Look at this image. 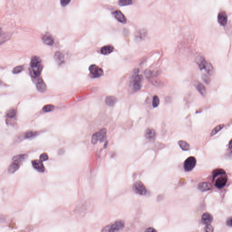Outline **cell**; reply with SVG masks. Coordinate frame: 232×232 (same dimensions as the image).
Here are the masks:
<instances>
[{
    "instance_id": "cell-1",
    "label": "cell",
    "mask_w": 232,
    "mask_h": 232,
    "mask_svg": "<svg viewBox=\"0 0 232 232\" xmlns=\"http://www.w3.org/2000/svg\"><path fill=\"white\" fill-rule=\"evenodd\" d=\"M138 70H136L131 78L130 83L131 90L133 93L136 92L141 89L143 82V76L138 74Z\"/></svg>"
},
{
    "instance_id": "cell-2",
    "label": "cell",
    "mask_w": 232,
    "mask_h": 232,
    "mask_svg": "<svg viewBox=\"0 0 232 232\" xmlns=\"http://www.w3.org/2000/svg\"><path fill=\"white\" fill-rule=\"evenodd\" d=\"M31 66L34 75L36 77L39 76L42 70L41 61L40 58L36 56L32 57L31 61Z\"/></svg>"
},
{
    "instance_id": "cell-3",
    "label": "cell",
    "mask_w": 232,
    "mask_h": 232,
    "mask_svg": "<svg viewBox=\"0 0 232 232\" xmlns=\"http://www.w3.org/2000/svg\"><path fill=\"white\" fill-rule=\"evenodd\" d=\"M107 130L105 128L102 129L98 132L93 134L92 138V143L95 144L98 141L103 142L106 139Z\"/></svg>"
},
{
    "instance_id": "cell-4",
    "label": "cell",
    "mask_w": 232,
    "mask_h": 232,
    "mask_svg": "<svg viewBox=\"0 0 232 232\" xmlns=\"http://www.w3.org/2000/svg\"><path fill=\"white\" fill-rule=\"evenodd\" d=\"M133 189L135 193L141 196H144L147 193V190L146 187L144 186V184L140 181H137L134 184Z\"/></svg>"
},
{
    "instance_id": "cell-5",
    "label": "cell",
    "mask_w": 232,
    "mask_h": 232,
    "mask_svg": "<svg viewBox=\"0 0 232 232\" xmlns=\"http://www.w3.org/2000/svg\"><path fill=\"white\" fill-rule=\"evenodd\" d=\"M196 164V158L193 157H190L188 158L184 162V170L186 172H190L194 168Z\"/></svg>"
},
{
    "instance_id": "cell-6",
    "label": "cell",
    "mask_w": 232,
    "mask_h": 232,
    "mask_svg": "<svg viewBox=\"0 0 232 232\" xmlns=\"http://www.w3.org/2000/svg\"><path fill=\"white\" fill-rule=\"evenodd\" d=\"M89 70L92 76L94 78L100 77L103 75V71L102 69L96 65H91L89 67Z\"/></svg>"
},
{
    "instance_id": "cell-7",
    "label": "cell",
    "mask_w": 232,
    "mask_h": 232,
    "mask_svg": "<svg viewBox=\"0 0 232 232\" xmlns=\"http://www.w3.org/2000/svg\"><path fill=\"white\" fill-rule=\"evenodd\" d=\"M125 226L124 222L122 220H117L109 227H107V229L110 232H115L123 228ZM107 229V228H106Z\"/></svg>"
},
{
    "instance_id": "cell-8",
    "label": "cell",
    "mask_w": 232,
    "mask_h": 232,
    "mask_svg": "<svg viewBox=\"0 0 232 232\" xmlns=\"http://www.w3.org/2000/svg\"><path fill=\"white\" fill-rule=\"evenodd\" d=\"M228 21L227 14L224 11H220L218 15V21L220 25L225 26Z\"/></svg>"
},
{
    "instance_id": "cell-9",
    "label": "cell",
    "mask_w": 232,
    "mask_h": 232,
    "mask_svg": "<svg viewBox=\"0 0 232 232\" xmlns=\"http://www.w3.org/2000/svg\"><path fill=\"white\" fill-rule=\"evenodd\" d=\"M114 17L121 23L125 24L127 22V18L124 14L119 10H116L112 13Z\"/></svg>"
},
{
    "instance_id": "cell-10",
    "label": "cell",
    "mask_w": 232,
    "mask_h": 232,
    "mask_svg": "<svg viewBox=\"0 0 232 232\" xmlns=\"http://www.w3.org/2000/svg\"><path fill=\"white\" fill-rule=\"evenodd\" d=\"M42 162H41L40 160H34L32 161V166L40 172H45V168Z\"/></svg>"
},
{
    "instance_id": "cell-11",
    "label": "cell",
    "mask_w": 232,
    "mask_h": 232,
    "mask_svg": "<svg viewBox=\"0 0 232 232\" xmlns=\"http://www.w3.org/2000/svg\"><path fill=\"white\" fill-rule=\"evenodd\" d=\"M42 40L44 43L49 46H52L54 43V38L51 35L48 33L43 35L42 37Z\"/></svg>"
},
{
    "instance_id": "cell-12",
    "label": "cell",
    "mask_w": 232,
    "mask_h": 232,
    "mask_svg": "<svg viewBox=\"0 0 232 232\" xmlns=\"http://www.w3.org/2000/svg\"><path fill=\"white\" fill-rule=\"evenodd\" d=\"M227 179L226 177L223 176L219 177L217 179V180H216L215 186L218 188H222L225 186V184L227 183Z\"/></svg>"
},
{
    "instance_id": "cell-13",
    "label": "cell",
    "mask_w": 232,
    "mask_h": 232,
    "mask_svg": "<svg viewBox=\"0 0 232 232\" xmlns=\"http://www.w3.org/2000/svg\"><path fill=\"white\" fill-rule=\"evenodd\" d=\"M213 220L212 215L209 213H205L202 216V221L204 224L208 225L212 222Z\"/></svg>"
},
{
    "instance_id": "cell-14",
    "label": "cell",
    "mask_w": 232,
    "mask_h": 232,
    "mask_svg": "<svg viewBox=\"0 0 232 232\" xmlns=\"http://www.w3.org/2000/svg\"><path fill=\"white\" fill-rule=\"evenodd\" d=\"M196 63L200 70H203L205 69V67L207 63V61H206L203 57L199 56L198 57H197Z\"/></svg>"
},
{
    "instance_id": "cell-15",
    "label": "cell",
    "mask_w": 232,
    "mask_h": 232,
    "mask_svg": "<svg viewBox=\"0 0 232 232\" xmlns=\"http://www.w3.org/2000/svg\"><path fill=\"white\" fill-rule=\"evenodd\" d=\"M212 186L208 182H201L199 184L198 188L202 191H209L211 189Z\"/></svg>"
},
{
    "instance_id": "cell-16",
    "label": "cell",
    "mask_w": 232,
    "mask_h": 232,
    "mask_svg": "<svg viewBox=\"0 0 232 232\" xmlns=\"http://www.w3.org/2000/svg\"><path fill=\"white\" fill-rule=\"evenodd\" d=\"M114 48L111 45H107L102 47L101 49V53L104 55H108L113 51Z\"/></svg>"
},
{
    "instance_id": "cell-17",
    "label": "cell",
    "mask_w": 232,
    "mask_h": 232,
    "mask_svg": "<svg viewBox=\"0 0 232 232\" xmlns=\"http://www.w3.org/2000/svg\"><path fill=\"white\" fill-rule=\"evenodd\" d=\"M196 88L197 89L199 92L203 97H205L206 95V90L205 86L201 83L198 82L196 84Z\"/></svg>"
},
{
    "instance_id": "cell-18",
    "label": "cell",
    "mask_w": 232,
    "mask_h": 232,
    "mask_svg": "<svg viewBox=\"0 0 232 232\" xmlns=\"http://www.w3.org/2000/svg\"><path fill=\"white\" fill-rule=\"evenodd\" d=\"M37 88L39 91L44 92L46 90V86L43 80L40 78L38 80L36 83Z\"/></svg>"
},
{
    "instance_id": "cell-19",
    "label": "cell",
    "mask_w": 232,
    "mask_h": 232,
    "mask_svg": "<svg viewBox=\"0 0 232 232\" xmlns=\"http://www.w3.org/2000/svg\"><path fill=\"white\" fill-rule=\"evenodd\" d=\"M54 58L56 61L59 65H61L64 62L65 59H64V55L60 52H56L54 56Z\"/></svg>"
},
{
    "instance_id": "cell-20",
    "label": "cell",
    "mask_w": 232,
    "mask_h": 232,
    "mask_svg": "<svg viewBox=\"0 0 232 232\" xmlns=\"http://www.w3.org/2000/svg\"><path fill=\"white\" fill-rule=\"evenodd\" d=\"M20 164L18 163L13 162L8 167V172L10 173H14L20 168Z\"/></svg>"
},
{
    "instance_id": "cell-21",
    "label": "cell",
    "mask_w": 232,
    "mask_h": 232,
    "mask_svg": "<svg viewBox=\"0 0 232 232\" xmlns=\"http://www.w3.org/2000/svg\"><path fill=\"white\" fill-rule=\"evenodd\" d=\"M27 157V155L26 154H21L17 155L13 157V162L18 163L19 164H21L22 162H24Z\"/></svg>"
},
{
    "instance_id": "cell-22",
    "label": "cell",
    "mask_w": 232,
    "mask_h": 232,
    "mask_svg": "<svg viewBox=\"0 0 232 232\" xmlns=\"http://www.w3.org/2000/svg\"><path fill=\"white\" fill-rule=\"evenodd\" d=\"M117 101V99L115 97L109 96L107 97L105 100V102L109 106H113Z\"/></svg>"
},
{
    "instance_id": "cell-23",
    "label": "cell",
    "mask_w": 232,
    "mask_h": 232,
    "mask_svg": "<svg viewBox=\"0 0 232 232\" xmlns=\"http://www.w3.org/2000/svg\"><path fill=\"white\" fill-rule=\"evenodd\" d=\"M156 136V131L152 128H148L145 132V137L148 139H152Z\"/></svg>"
},
{
    "instance_id": "cell-24",
    "label": "cell",
    "mask_w": 232,
    "mask_h": 232,
    "mask_svg": "<svg viewBox=\"0 0 232 232\" xmlns=\"http://www.w3.org/2000/svg\"><path fill=\"white\" fill-rule=\"evenodd\" d=\"M224 127V124H220V125L216 126V127L213 128V130L211 132L210 134V137H212L214 136V135H216L217 133H218L219 131H221Z\"/></svg>"
},
{
    "instance_id": "cell-25",
    "label": "cell",
    "mask_w": 232,
    "mask_h": 232,
    "mask_svg": "<svg viewBox=\"0 0 232 232\" xmlns=\"http://www.w3.org/2000/svg\"><path fill=\"white\" fill-rule=\"evenodd\" d=\"M178 144L180 147L184 151H188L189 149V144L186 141L180 140L178 142Z\"/></svg>"
},
{
    "instance_id": "cell-26",
    "label": "cell",
    "mask_w": 232,
    "mask_h": 232,
    "mask_svg": "<svg viewBox=\"0 0 232 232\" xmlns=\"http://www.w3.org/2000/svg\"><path fill=\"white\" fill-rule=\"evenodd\" d=\"M205 70L206 72L208 75H212L213 72V67L212 65L210 64V63L207 62L205 68Z\"/></svg>"
},
{
    "instance_id": "cell-27",
    "label": "cell",
    "mask_w": 232,
    "mask_h": 232,
    "mask_svg": "<svg viewBox=\"0 0 232 232\" xmlns=\"http://www.w3.org/2000/svg\"><path fill=\"white\" fill-rule=\"evenodd\" d=\"M225 173V172L222 169H217L213 172V177L217 176L218 175H223Z\"/></svg>"
},
{
    "instance_id": "cell-28",
    "label": "cell",
    "mask_w": 232,
    "mask_h": 232,
    "mask_svg": "<svg viewBox=\"0 0 232 232\" xmlns=\"http://www.w3.org/2000/svg\"><path fill=\"white\" fill-rule=\"evenodd\" d=\"M132 1L131 0H121L118 1V5L121 6H127L132 4Z\"/></svg>"
},
{
    "instance_id": "cell-29",
    "label": "cell",
    "mask_w": 232,
    "mask_h": 232,
    "mask_svg": "<svg viewBox=\"0 0 232 232\" xmlns=\"http://www.w3.org/2000/svg\"><path fill=\"white\" fill-rule=\"evenodd\" d=\"M55 109V106L52 104H48L43 107V111L44 112H50Z\"/></svg>"
},
{
    "instance_id": "cell-30",
    "label": "cell",
    "mask_w": 232,
    "mask_h": 232,
    "mask_svg": "<svg viewBox=\"0 0 232 232\" xmlns=\"http://www.w3.org/2000/svg\"><path fill=\"white\" fill-rule=\"evenodd\" d=\"M16 110H15V109H11L8 111L6 114V116L8 118H14L16 115Z\"/></svg>"
},
{
    "instance_id": "cell-31",
    "label": "cell",
    "mask_w": 232,
    "mask_h": 232,
    "mask_svg": "<svg viewBox=\"0 0 232 232\" xmlns=\"http://www.w3.org/2000/svg\"><path fill=\"white\" fill-rule=\"evenodd\" d=\"M37 134V132H36L29 131L25 134V137L26 138H33L34 137L36 136Z\"/></svg>"
},
{
    "instance_id": "cell-32",
    "label": "cell",
    "mask_w": 232,
    "mask_h": 232,
    "mask_svg": "<svg viewBox=\"0 0 232 232\" xmlns=\"http://www.w3.org/2000/svg\"><path fill=\"white\" fill-rule=\"evenodd\" d=\"M24 67L23 66H16V67L13 68L12 72L14 74H17V73H20L21 72H22L24 70Z\"/></svg>"
},
{
    "instance_id": "cell-33",
    "label": "cell",
    "mask_w": 232,
    "mask_h": 232,
    "mask_svg": "<svg viewBox=\"0 0 232 232\" xmlns=\"http://www.w3.org/2000/svg\"><path fill=\"white\" fill-rule=\"evenodd\" d=\"M159 103H160V99L159 97L157 96H155L153 99V106L154 107H157L159 105Z\"/></svg>"
},
{
    "instance_id": "cell-34",
    "label": "cell",
    "mask_w": 232,
    "mask_h": 232,
    "mask_svg": "<svg viewBox=\"0 0 232 232\" xmlns=\"http://www.w3.org/2000/svg\"><path fill=\"white\" fill-rule=\"evenodd\" d=\"M202 78L203 80L204 81V83H206V84H209L211 81V79L209 76L208 75H207L206 73H203L202 75Z\"/></svg>"
},
{
    "instance_id": "cell-35",
    "label": "cell",
    "mask_w": 232,
    "mask_h": 232,
    "mask_svg": "<svg viewBox=\"0 0 232 232\" xmlns=\"http://www.w3.org/2000/svg\"><path fill=\"white\" fill-rule=\"evenodd\" d=\"M146 34L147 33H146V31L145 30H140V31H139V32H137V37H138L140 39H142L146 36Z\"/></svg>"
},
{
    "instance_id": "cell-36",
    "label": "cell",
    "mask_w": 232,
    "mask_h": 232,
    "mask_svg": "<svg viewBox=\"0 0 232 232\" xmlns=\"http://www.w3.org/2000/svg\"><path fill=\"white\" fill-rule=\"evenodd\" d=\"M48 158H49V157H48L47 154L46 153H42L40 157V160L42 162L47 161V160H48Z\"/></svg>"
},
{
    "instance_id": "cell-37",
    "label": "cell",
    "mask_w": 232,
    "mask_h": 232,
    "mask_svg": "<svg viewBox=\"0 0 232 232\" xmlns=\"http://www.w3.org/2000/svg\"><path fill=\"white\" fill-rule=\"evenodd\" d=\"M205 230L206 232H213V228L211 225L208 224L205 227Z\"/></svg>"
},
{
    "instance_id": "cell-38",
    "label": "cell",
    "mask_w": 232,
    "mask_h": 232,
    "mask_svg": "<svg viewBox=\"0 0 232 232\" xmlns=\"http://www.w3.org/2000/svg\"><path fill=\"white\" fill-rule=\"evenodd\" d=\"M70 1H68V0H62L61 1L60 3L63 6H65L68 4H69Z\"/></svg>"
},
{
    "instance_id": "cell-39",
    "label": "cell",
    "mask_w": 232,
    "mask_h": 232,
    "mask_svg": "<svg viewBox=\"0 0 232 232\" xmlns=\"http://www.w3.org/2000/svg\"><path fill=\"white\" fill-rule=\"evenodd\" d=\"M226 223L228 226L232 227V216H231L228 218L227 221H226Z\"/></svg>"
},
{
    "instance_id": "cell-40",
    "label": "cell",
    "mask_w": 232,
    "mask_h": 232,
    "mask_svg": "<svg viewBox=\"0 0 232 232\" xmlns=\"http://www.w3.org/2000/svg\"><path fill=\"white\" fill-rule=\"evenodd\" d=\"M145 232H157V231L153 228L150 227L147 228Z\"/></svg>"
},
{
    "instance_id": "cell-41",
    "label": "cell",
    "mask_w": 232,
    "mask_h": 232,
    "mask_svg": "<svg viewBox=\"0 0 232 232\" xmlns=\"http://www.w3.org/2000/svg\"><path fill=\"white\" fill-rule=\"evenodd\" d=\"M64 152H65V150L63 148H61V149L59 150V152L58 153H59V154L60 155H62L63 154H64Z\"/></svg>"
},
{
    "instance_id": "cell-42",
    "label": "cell",
    "mask_w": 232,
    "mask_h": 232,
    "mask_svg": "<svg viewBox=\"0 0 232 232\" xmlns=\"http://www.w3.org/2000/svg\"><path fill=\"white\" fill-rule=\"evenodd\" d=\"M229 147L230 149L232 150V140H231L229 142Z\"/></svg>"
},
{
    "instance_id": "cell-43",
    "label": "cell",
    "mask_w": 232,
    "mask_h": 232,
    "mask_svg": "<svg viewBox=\"0 0 232 232\" xmlns=\"http://www.w3.org/2000/svg\"><path fill=\"white\" fill-rule=\"evenodd\" d=\"M105 229H107L106 231H107V232H110V231H108V230H107V229H106V228H105Z\"/></svg>"
}]
</instances>
